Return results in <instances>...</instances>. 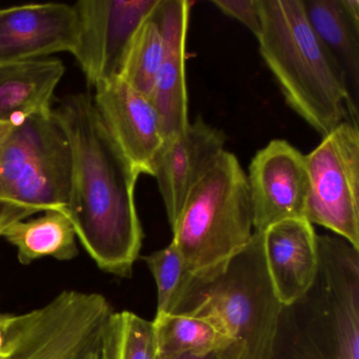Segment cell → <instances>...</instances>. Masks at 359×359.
Instances as JSON below:
<instances>
[{"instance_id": "obj_1", "label": "cell", "mask_w": 359, "mask_h": 359, "mask_svg": "<svg viewBox=\"0 0 359 359\" xmlns=\"http://www.w3.org/2000/svg\"><path fill=\"white\" fill-rule=\"evenodd\" d=\"M54 113L72 154L67 213L100 270L130 277L142 249L135 188L140 174L107 128L89 94L66 96Z\"/></svg>"}, {"instance_id": "obj_2", "label": "cell", "mask_w": 359, "mask_h": 359, "mask_svg": "<svg viewBox=\"0 0 359 359\" xmlns=\"http://www.w3.org/2000/svg\"><path fill=\"white\" fill-rule=\"evenodd\" d=\"M262 60L287 106L321 136L358 108L351 100L341 71L313 31L302 0H258Z\"/></svg>"}, {"instance_id": "obj_3", "label": "cell", "mask_w": 359, "mask_h": 359, "mask_svg": "<svg viewBox=\"0 0 359 359\" xmlns=\"http://www.w3.org/2000/svg\"><path fill=\"white\" fill-rule=\"evenodd\" d=\"M311 289L283 306L270 359H359V250L337 235H317Z\"/></svg>"}, {"instance_id": "obj_4", "label": "cell", "mask_w": 359, "mask_h": 359, "mask_svg": "<svg viewBox=\"0 0 359 359\" xmlns=\"http://www.w3.org/2000/svg\"><path fill=\"white\" fill-rule=\"evenodd\" d=\"M283 304L266 268L264 233L228 259L191 273L168 314L217 319L243 359H270Z\"/></svg>"}, {"instance_id": "obj_5", "label": "cell", "mask_w": 359, "mask_h": 359, "mask_svg": "<svg viewBox=\"0 0 359 359\" xmlns=\"http://www.w3.org/2000/svg\"><path fill=\"white\" fill-rule=\"evenodd\" d=\"M172 243L191 273L207 270L241 251L254 234L248 177L224 150L189 193L171 226Z\"/></svg>"}, {"instance_id": "obj_6", "label": "cell", "mask_w": 359, "mask_h": 359, "mask_svg": "<svg viewBox=\"0 0 359 359\" xmlns=\"http://www.w3.org/2000/svg\"><path fill=\"white\" fill-rule=\"evenodd\" d=\"M71 178L70 142L54 110L9 126L0 136V199L67 211Z\"/></svg>"}, {"instance_id": "obj_7", "label": "cell", "mask_w": 359, "mask_h": 359, "mask_svg": "<svg viewBox=\"0 0 359 359\" xmlns=\"http://www.w3.org/2000/svg\"><path fill=\"white\" fill-rule=\"evenodd\" d=\"M113 313L102 294L62 291L41 308L15 315L0 359H86L100 351Z\"/></svg>"}, {"instance_id": "obj_8", "label": "cell", "mask_w": 359, "mask_h": 359, "mask_svg": "<svg viewBox=\"0 0 359 359\" xmlns=\"http://www.w3.org/2000/svg\"><path fill=\"white\" fill-rule=\"evenodd\" d=\"M310 194L306 219L359 250L358 121L346 119L306 155Z\"/></svg>"}, {"instance_id": "obj_9", "label": "cell", "mask_w": 359, "mask_h": 359, "mask_svg": "<svg viewBox=\"0 0 359 359\" xmlns=\"http://www.w3.org/2000/svg\"><path fill=\"white\" fill-rule=\"evenodd\" d=\"M158 0H81L75 4L79 39L73 56L90 86L121 77L132 39Z\"/></svg>"}, {"instance_id": "obj_10", "label": "cell", "mask_w": 359, "mask_h": 359, "mask_svg": "<svg viewBox=\"0 0 359 359\" xmlns=\"http://www.w3.org/2000/svg\"><path fill=\"white\" fill-rule=\"evenodd\" d=\"M254 232L287 219L306 218L310 178L306 155L287 140H274L258 151L249 167Z\"/></svg>"}, {"instance_id": "obj_11", "label": "cell", "mask_w": 359, "mask_h": 359, "mask_svg": "<svg viewBox=\"0 0 359 359\" xmlns=\"http://www.w3.org/2000/svg\"><path fill=\"white\" fill-rule=\"evenodd\" d=\"M79 18L73 6L48 3L0 9V64L73 54Z\"/></svg>"}, {"instance_id": "obj_12", "label": "cell", "mask_w": 359, "mask_h": 359, "mask_svg": "<svg viewBox=\"0 0 359 359\" xmlns=\"http://www.w3.org/2000/svg\"><path fill=\"white\" fill-rule=\"evenodd\" d=\"M94 89V104L113 138L138 173L152 176L153 163L165 136L151 98L121 77Z\"/></svg>"}, {"instance_id": "obj_13", "label": "cell", "mask_w": 359, "mask_h": 359, "mask_svg": "<svg viewBox=\"0 0 359 359\" xmlns=\"http://www.w3.org/2000/svg\"><path fill=\"white\" fill-rule=\"evenodd\" d=\"M226 137L222 130L201 117L165 138L152 168L165 203L170 226L174 224L189 193L224 151Z\"/></svg>"}, {"instance_id": "obj_14", "label": "cell", "mask_w": 359, "mask_h": 359, "mask_svg": "<svg viewBox=\"0 0 359 359\" xmlns=\"http://www.w3.org/2000/svg\"><path fill=\"white\" fill-rule=\"evenodd\" d=\"M192 5L190 0H161L165 51L150 98L161 117L165 140L190 123L186 64Z\"/></svg>"}, {"instance_id": "obj_15", "label": "cell", "mask_w": 359, "mask_h": 359, "mask_svg": "<svg viewBox=\"0 0 359 359\" xmlns=\"http://www.w3.org/2000/svg\"><path fill=\"white\" fill-rule=\"evenodd\" d=\"M266 268L277 297L293 304L314 283L318 270L317 234L306 218L287 219L264 232Z\"/></svg>"}, {"instance_id": "obj_16", "label": "cell", "mask_w": 359, "mask_h": 359, "mask_svg": "<svg viewBox=\"0 0 359 359\" xmlns=\"http://www.w3.org/2000/svg\"><path fill=\"white\" fill-rule=\"evenodd\" d=\"M66 67L58 60L0 64V126H16L54 110V94Z\"/></svg>"}, {"instance_id": "obj_17", "label": "cell", "mask_w": 359, "mask_h": 359, "mask_svg": "<svg viewBox=\"0 0 359 359\" xmlns=\"http://www.w3.org/2000/svg\"><path fill=\"white\" fill-rule=\"evenodd\" d=\"M313 31L344 75L355 107L359 96L358 0H302Z\"/></svg>"}, {"instance_id": "obj_18", "label": "cell", "mask_w": 359, "mask_h": 359, "mask_svg": "<svg viewBox=\"0 0 359 359\" xmlns=\"http://www.w3.org/2000/svg\"><path fill=\"white\" fill-rule=\"evenodd\" d=\"M33 219L14 222L3 234L18 250L20 264L41 258L71 260L79 254L76 233L65 210H47Z\"/></svg>"}, {"instance_id": "obj_19", "label": "cell", "mask_w": 359, "mask_h": 359, "mask_svg": "<svg viewBox=\"0 0 359 359\" xmlns=\"http://www.w3.org/2000/svg\"><path fill=\"white\" fill-rule=\"evenodd\" d=\"M153 323L158 354H205L232 346L238 351L224 325L208 315L156 314Z\"/></svg>"}, {"instance_id": "obj_20", "label": "cell", "mask_w": 359, "mask_h": 359, "mask_svg": "<svg viewBox=\"0 0 359 359\" xmlns=\"http://www.w3.org/2000/svg\"><path fill=\"white\" fill-rule=\"evenodd\" d=\"M161 0L144 18L128 49L121 79L150 97L165 51Z\"/></svg>"}, {"instance_id": "obj_21", "label": "cell", "mask_w": 359, "mask_h": 359, "mask_svg": "<svg viewBox=\"0 0 359 359\" xmlns=\"http://www.w3.org/2000/svg\"><path fill=\"white\" fill-rule=\"evenodd\" d=\"M153 321L128 311L109 317L100 344V359H157Z\"/></svg>"}, {"instance_id": "obj_22", "label": "cell", "mask_w": 359, "mask_h": 359, "mask_svg": "<svg viewBox=\"0 0 359 359\" xmlns=\"http://www.w3.org/2000/svg\"><path fill=\"white\" fill-rule=\"evenodd\" d=\"M142 258L156 283V314H168L191 275L190 269L172 241L168 247Z\"/></svg>"}, {"instance_id": "obj_23", "label": "cell", "mask_w": 359, "mask_h": 359, "mask_svg": "<svg viewBox=\"0 0 359 359\" xmlns=\"http://www.w3.org/2000/svg\"><path fill=\"white\" fill-rule=\"evenodd\" d=\"M214 6L224 15L230 16L247 27L256 39L262 32L258 0H213Z\"/></svg>"}, {"instance_id": "obj_24", "label": "cell", "mask_w": 359, "mask_h": 359, "mask_svg": "<svg viewBox=\"0 0 359 359\" xmlns=\"http://www.w3.org/2000/svg\"><path fill=\"white\" fill-rule=\"evenodd\" d=\"M37 213L41 212L34 208L0 199V237H3L5 231L14 222L27 219Z\"/></svg>"}, {"instance_id": "obj_25", "label": "cell", "mask_w": 359, "mask_h": 359, "mask_svg": "<svg viewBox=\"0 0 359 359\" xmlns=\"http://www.w3.org/2000/svg\"><path fill=\"white\" fill-rule=\"evenodd\" d=\"M157 359H241V353L235 348H230L224 351H214L205 354H187L161 355L158 354Z\"/></svg>"}, {"instance_id": "obj_26", "label": "cell", "mask_w": 359, "mask_h": 359, "mask_svg": "<svg viewBox=\"0 0 359 359\" xmlns=\"http://www.w3.org/2000/svg\"><path fill=\"white\" fill-rule=\"evenodd\" d=\"M15 315L0 312V350L5 346Z\"/></svg>"}, {"instance_id": "obj_27", "label": "cell", "mask_w": 359, "mask_h": 359, "mask_svg": "<svg viewBox=\"0 0 359 359\" xmlns=\"http://www.w3.org/2000/svg\"><path fill=\"white\" fill-rule=\"evenodd\" d=\"M86 359H100V351H98V352L94 353V354L90 355V356Z\"/></svg>"}, {"instance_id": "obj_28", "label": "cell", "mask_w": 359, "mask_h": 359, "mask_svg": "<svg viewBox=\"0 0 359 359\" xmlns=\"http://www.w3.org/2000/svg\"><path fill=\"white\" fill-rule=\"evenodd\" d=\"M8 127H9V126H0V136L3 135L4 132L6 131Z\"/></svg>"}]
</instances>
